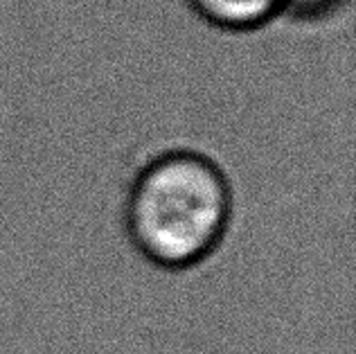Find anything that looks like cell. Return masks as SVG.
<instances>
[{"instance_id":"obj_1","label":"cell","mask_w":356,"mask_h":354,"mask_svg":"<svg viewBox=\"0 0 356 354\" xmlns=\"http://www.w3.org/2000/svg\"><path fill=\"white\" fill-rule=\"evenodd\" d=\"M235 219V185L205 149L167 145L129 176L122 226L131 248L165 273L199 268L226 244Z\"/></svg>"},{"instance_id":"obj_2","label":"cell","mask_w":356,"mask_h":354,"mask_svg":"<svg viewBox=\"0 0 356 354\" xmlns=\"http://www.w3.org/2000/svg\"><path fill=\"white\" fill-rule=\"evenodd\" d=\"M208 25L223 32H252L282 14V0H185Z\"/></svg>"},{"instance_id":"obj_3","label":"cell","mask_w":356,"mask_h":354,"mask_svg":"<svg viewBox=\"0 0 356 354\" xmlns=\"http://www.w3.org/2000/svg\"><path fill=\"white\" fill-rule=\"evenodd\" d=\"M345 0H282V14H289L298 21H323L336 9H341Z\"/></svg>"}]
</instances>
